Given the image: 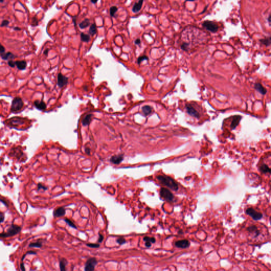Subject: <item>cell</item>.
Masks as SVG:
<instances>
[{"label":"cell","mask_w":271,"mask_h":271,"mask_svg":"<svg viewBox=\"0 0 271 271\" xmlns=\"http://www.w3.org/2000/svg\"><path fill=\"white\" fill-rule=\"evenodd\" d=\"M97 32V30H96V26L95 23L92 24L91 26H90L89 30V33L90 35H93Z\"/></svg>","instance_id":"25"},{"label":"cell","mask_w":271,"mask_h":271,"mask_svg":"<svg viewBox=\"0 0 271 271\" xmlns=\"http://www.w3.org/2000/svg\"><path fill=\"white\" fill-rule=\"evenodd\" d=\"M254 88L257 91L262 95H265L267 93V89L260 83H255L254 85Z\"/></svg>","instance_id":"14"},{"label":"cell","mask_w":271,"mask_h":271,"mask_svg":"<svg viewBox=\"0 0 271 271\" xmlns=\"http://www.w3.org/2000/svg\"><path fill=\"white\" fill-rule=\"evenodd\" d=\"M85 152L87 154L89 155L90 154V152H91V150H90V149L89 148H85Z\"/></svg>","instance_id":"43"},{"label":"cell","mask_w":271,"mask_h":271,"mask_svg":"<svg viewBox=\"0 0 271 271\" xmlns=\"http://www.w3.org/2000/svg\"><path fill=\"white\" fill-rule=\"evenodd\" d=\"M242 118V116L240 115H235L233 116V119L231 122L230 128L231 130L235 129L236 128L238 125L240 123L241 119Z\"/></svg>","instance_id":"10"},{"label":"cell","mask_w":271,"mask_h":271,"mask_svg":"<svg viewBox=\"0 0 271 271\" xmlns=\"http://www.w3.org/2000/svg\"><path fill=\"white\" fill-rule=\"evenodd\" d=\"M0 220H1V223H2V222H3L4 220V214L3 213V212H0Z\"/></svg>","instance_id":"39"},{"label":"cell","mask_w":271,"mask_h":271,"mask_svg":"<svg viewBox=\"0 0 271 271\" xmlns=\"http://www.w3.org/2000/svg\"><path fill=\"white\" fill-rule=\"evenodd\" d=\"M68 79L62 75V73H59L57 76V84L59 87H63L64 86L66 85L68 83Z\"/></svg>","instance_id":"9"},{"label":"cell","mask_w":271,"mask_h":271,"mask_svg":"<svg viewBox=\"0 0 271 271\" xmlns=\"http://www.w3.org/2000/svg\"><path fill=\"white\" fill-rule=\"evenodd\" d=\"M43 246L42 245V242H37L35 243H31L29 244V247H36V248H41Z\"/></svg>","instance_id":"27"},{"label":"cell","mask_w":271,"mask_h":271,"mask_svg":"<svg viewBox=\"0 0 271 271\" xmlns=\"http://www.w3.org/2000/svg\"><path fill=\"white\" fill-rule=\"evenodd\" d=\"M27 253L28 254H28H30V255H31V254L35 255L36 254H37V252H36L35 251L31 250V251H27Z\"/></svg>","instance_id":"42"},{"label":"cell","mask_w":271,"mask_h":271,"mask_svg":"<svg viewBox=\"0 0 271 271\" xmlns=\"http://www.w3.org/2000/svg\"><path fill=\"white\" fill-rule=\"evenodd\" d=\"M202 26L206 30H207L208 31L212 33L216 32L218 31L219 29V27L217 24L212 21H204L202 23Z\"/></svg>","instance_id":"6"},{"label":"cell","mask_w":271,"mask_h":271,"mask_svg":"<svg viewBox=\"0 0 271 271\" xmlns=\"http://www.w3.org/2000/svg\"><path fill=\"white\" fill-rule=\"evenodd\" d=\"M15 65L18 69L20 70H23L26 68L27 62L25 61H18L15 62Z\"/></svg>","instance_id":"19"},{"label":"cell","mask_w":271,"mask_h":271,"mask_svg":"<svg viewBox=\"0 0 271 271\" xmlns=\"http://www.w3.org/2000/svg\"><path fill=\"white\" fill-rule=\"evenodd\" d=\"M270 222H271V217H270Z\"/></svg>","instance_id":"53"},{"label":"cell","mask_w":271,"mask_h":271,"mask_svg":"<svg viewBox=\"0 0 271 271\" xmlns=\"http://www.w3.org/2000/svg\"><path fill=\"white\" fill-rule=\"evenodd\" d=\"M148 58L147 56H144H144H140V57H139V58H138V59L137 60V62H138V64H140V63L141 62H142L143 61H144V60H148Z\"/></svg>","instance_id":"32"},{"label":"cell","mask_w":271,"mask_h":271,"mask_svg":"<svg viewBox=\"0 0 271 271\" xmlns=\"http://www.w3.org/2000/svg\"><path fill=\"white\" fill-rule=\"evenodd\" d=\"M86 246L89 247L96 248H99V247L100 244H94V243H88V244H86Z\"/></svg>","instance_id":"30"},{"label":"cell","mask_w":271,"mask_h":271,"mask_svg":"<svg viewBox=\"0 0 271 271\" xmlns=\"http://www.w3.org/2000/svg\"><path fill=\"white\" fill-rule=\"evenodd\" d=\"M81 39L82 41L87 43V42L90 40V36L89 34H87L82 32L81 34Z\"/></svg>","instance_id":"26"},{"label":"cell","mask_w":271,"mask_h":271,"mask_svg":"<svg viewBox=\"0 0 271 271\" xmlns=\"http://www.w3.org/2000/svg\"><path fill=\"white\" fill-rule=\"evenodd\" d=\"M48 51H49V49H46V50H45L44 51V55H45L47 56V55H48Z\"/></svg>","instance_id":"46"},{"label":"cell","mask_w":271,"mask_h":271,"mask_svg":"<svg viewBox=\"0 0 271 271\" xmlns=\"http://www.w3.org/2000/svg\"><path fill=\"white\" fill-rule=\"evenodd\" d=\"M246 213L249 215L254 220H258L262 218L263 214L258 209L253 207H249L246 209Z\"/></svg>","instance_id":"4"},{"label":"cell","mask_w":271,"mask_h":271,"mask_svg":"<svg viewBox=\"0 0 271 271\" xmlns=\"http://www.w3.org/2000/svg\"><path fill=\"white\" fill-rule=\"evenodd\" d=\"M37 186H38V191H39L40 189H43L44 190H46L48 189L47 187H46V186H45L44 185H43V184H41V183H39L38 184Z\"/></svg>","instance_id":"34"},{"label":"cell","mask_w":271,"mask_h":271,"mask_svg":"<svg viewBox=\"0 0 271 271\" xmlns=\"http://www.w3.org/2000/svg\"><path fill=\"white\" fill-rule=\"evenodd\" d=\"M117 11H118V8L117 7H115V6H113V7H111L110 9V15L111 16H112V17L114 16V15H115V14L117 12Z\"/></svg>","instance_id":"28"},{"label":"cell","mask_w":271,"mask_h":271,"mask_svg":"<svg viewBox=\"0 0 271 271\" xmlns=\"http://www.w3.org/2000/svg\"><path fill=\"white\" fill-rule=\"evenodd\" d=\"M117 242L119 245H122V244H124L125 243V240L123 238H119L117 239Z\"/></svg>","instance_id":"33"},{"label":"cell","mask_w":271,"mask_h":271,"mask_svg":"<svg viewBox=\"0 0 271 271\" xmlns=\"http://www.w3.org/2000/svg\"><path fill=\"white\" fill-rule=\"evenodd\" d=\"M188 46H189V44H187V43H184V44H183L181 45V48H182V49H183V50H185V51L188 50Z\"/></svg>","instance_id":"35"},{"label":"cell","mask_w":271,"mask_h":271,"mask_svg":"<svg viewBox=\"0 0 271 271\" xmlns=\"http://www.w3.org/2000/svg\"><path fill=\"white\" fill-rule=\"evenodd\" d=\"M267 20H268V21L269 22H270V23L271 22V14H270V15H269V16H268V17Z\"/></svg>","instance_id":"48"},{"label":"cell","mask_w":271,"mask_h":271,"mask_svg":"<svg viewBox=\"0 0 271 271\" xmlns=\"http://www.w3.org/2000/svg\"><path fill=\"white\" fill-rule=\"evenodd\" d=\"M160 194L162 197H163L164 199L171 201L173 200L174 196L173 194L170 191L167 190L166 188H161L160 191Z\"/></svg>","instance_id":"8"},{"label":"cell","mask_w":271,"mask_h":271,"mask_svg":"<svg viewBox=\"0 0 271 271\" xmlns=\"http://www.w3.org/2000/svg\"><path fill=\"white\" fill-rule=\"evenodd\" d=\"M151 243L149 242H146V243H145V246L147 247H150L151 246Z\"/></svg>","instance_id":"45"},{"label":"cell","mask_w":271,"mask_h":271,"mask_svg":"<svg viewBox=\"0 0 271 271\" xmlns=\"http://www.w3.org/2000/svg\"><path fill=\"white\" fill-rule=\"evenodd\" d=\"M142 110L144 115L147 116L152 112V107L149 105H145L142 107Z\"/></svg>","instance_id":"24"},{"label":"cell","mask_w":271,"mask_h":271,"mask_svg":"<svg viewBox=\"0 0 271 271\" xmlns=\"http://www.w3.org/2000/svg\"><path fill=\"white\" fill-rule=\"evenodd\" d=\"M68 264V262L66 259L62 258L60 259L59 261V267L60 269L62 271L66 270V266Z\"/></svg>","instance_id":"20"},{"label":"cell","mask_w":271,"mask_h":271,"mask_svg":"<svg viewBox=\"0 0 271 271\" xmlns=\"http://www.w3.org/2000/svg\"><path fill=\"white\" fill-rule=\"evenodd\" d=\"M143 3V0H139V1L136 3L133 8H132V11L134 13H138L140 11L141 9Z\"/></svg>","instance_id":"17"},{"label":"cell","mask_w":271,"mask_h":271,"mask_svg":"<svg viewBox=\"0 0 271 271\" xmlns=\"http://www.w3.org/2000/svg\"><path fill=\"white\" fill-rule=\"evenodd\" d=\"M242 232L250 243L260 244L266 242L269 238L267 228L264 224L254 221H247L242 228Z\"/></svg>","instance_id":"1"},{"label":"cell","mask_w":271,"mask_h":271,"mask_svg":"<svg viewBox=\"0 0 271 271\" xmlns=\"http://www.w3.org/2000/svg\"><path fill=\"white\" fill-rule=\"evenodd\" d=\"M5 48L3 47V46L1 45V48H0V52H1V55L5 52Z\"/></svg>","instance_id":"40"},{"label":"cell","mask_w":271,"mask_h":271,"mask_svg":"<svg viewBox=\"0 0 271 271\" xmlns=\"http://www.w3.org/2000/svg\"><path fill=\"white\" fill-rule=\"evenodd\" d=\"M9 24V21H8V20H3L1 23V27H6Z\"/></svg>","instance_id":"37"},{"label":"cell","mask_w":271,"mask_h":271,"mask_svg":"<svg viewBox=\"0 0 271 271\" xmlns=\"http://www.w3.org/2000/svg\"><path fill=\"white\" fill-rule=\"evenodd\" d=\"M1 57L4 60H9V59H12L15 57V56L13 55L12 53L10 52H8L7 53H4L1 55Z\"/></svg>","instance_id":"21"},{"label":"cell","mask_w":271,"mask_h":271,"mask_svg":"<svg viewBox=\"0 0 271 271\" xmlns=\"http://www.w3.org/2000/svg\"><path fill=\"white\" fill-rule=\"evenodd\" d=\"M1 201L2 202H3V203L4 204V205H5L6 207H8V204H7V203L5 201H4L3 199H1Z\"/></svg>","instance_id":"47"},{"label":"cell","mask_w":271,"mask_h":271,"mask_svg":"<svg viewBox=\"0 0 271 271\" xmlns=\"http://www.w3.org/2000/svg\"><path fill=\"white\" fill-rule=\"evenodd\" d=\"M190 243L189 241L186 239L178 240L175 243V246L177 247L180 248H188V247L190 246Z\"/></svg>","instance_id":"12"},{"label":"cell","mask_w":271,"mask_h":271,"mask_svg":"<svg viewBox=\"0 0 271 271\" xmlns=\"http://www.w3.org/2000/svg\"><path fill=\"white\" fill-rule=\"evenodd\" d=\"M4 2L3 0H1V3H2V2Z\"/></svg>","instance_id":"52"},{"label":"cell","mask_w":271,"mask_h":271,"mask_svg":"<svg viewBox=\"0 0 271 271\" xmlns=\"http://www.w3.org/2000/svg\"><path fill=\"white\" fill-rule=\"evenodd\" d=\"M14 29L15 30H21L20 28H17V27H15V28H14Z\"/></svg>","instance_id":"50"},{"label":"cell","mask_w":271,"mask_h":271,"mask_svg":"<svg viewBox=\"0 0 271 271\" xmlns=\"http://www.w3.org/2000/svg\"><path fill=\"white\" fill-rule=\"evenodd\" d=\"M140 43H141V40L140 39H137L135 41V43L136 45H139Z\"/></svg>","instance_id":"44"},{"label":"cell","mask_w":271,"mask_h":271,"mask_svg":"<svg viewBox=\"0 0 271 271\" xmlns=\"http://www.w3.org/2000/svg\"><path fill=\"white\" fill-rule=\"evenodd\" d=\"M20 268L22 270H25L26 269L25 268V265H24V263H23V262H22L21 263H20Z\"/></svg>","instance_id":"41"},{"label":"cell","mask_w":271,"mask_h":271,"mask_svg":"<svg viewBox=\"0 0 271 271\" xmlns=\"http://www.w3.org/2000/svg\"><path fill=\"white\" fill-rule=\"evenodd\" d=\"M90 25V22L88 19H85L82 22L79 24V27L81 29H83L88 27Z\"/></svg>","instance_id":"22"},{"label":"cell","mask_w":271,"mask_h":271,"mask_svg":"<svg viewBox=\"0 0 271 271\" xmlns=\"http://www.w3.org/2000/svg\"><path fill=\"white\" fill-rule=\"evenodd\" d=\"M34 105L39 110H44L46 109V104L43 101L36 100L34 102Z\"/></svg>","instance_id":"16"},{"label":"cell","mask_w":271,"mask_h":271,"mask_svg":"<svg viewBox=\"0 0 271 271\" xmlns=\"http://www.w3.org/2000/svg\"><path fill=\"white\" fill-rule=\"evenodd\" d=\"M21 230V228L20 226L12 224L8 229L7 232H3L0 234V236L2 238H7L14 236L19 233Z\"/></svg>","instance_id":"3"},{"label":"cell","mask_w":271,"mask_h":271,"mask_svg":"<svg viewBox=\"0 0 271 271\" xmlns=\"http://www.w3.org/2000/svg\"><path fill=\"white\" fill-rule=\"evenodd\" d=\"M93 116L92 114H88L86 115L85 117H84L82 120V124L84 126H86L89 124V123L91 122L92 118Z\"/></svg>","instance_id":"18"},{"label":"cell","mask_w":271,"mask_h":271,"mask_svg":"<svg viewBox=\"0 0 271 271\" xmlns=\"http://www.w3.org/2000/svg\"><path fill=\"white\" fill-rule=\"evenodd\" d=\"M260 41H261V43L262 44H263L264 45L266 46L267 47L269 46L271 44V37H267V38H265L264 39H260Z\"/></svg>","instance_id":"23"},{"label":"cell","mask_w":271,"mask_h":271,"mask_svg":"<svg viewBox=\"0 0 271 271\" xmlns=\"http://www.w3.org/2000/svg\"><path fill=\"white\" fill-rule=\"evenodd\" d=\"M97 264L98 261L95 258H88L85 264L84 270L85 271H93L95 269V266Z\"/></svg>","instance_id":"7"},{"label":"cell","mask_w":271,"mask_h":271,"mask_svg":"<svg viewBox=\"0 0 271 271\" xmlns=\"http://www.w3.org/2000/svg\"><path fill=\"white\" fill-rule=\"evenodd\" d=\"M91 1L92 3H94V4H95L96 2H97L98 1V0H91Z\"/></svg>","instance_id":"49"},{"label":"cell","mask_w":271,"mask_h":271,"mask_svg":"<svg viewBox=\"0 0 271 271\" xmlns=\"http://www.w3.org/2000/svg\"><path fill=\"white\" fill-rule=\"evenodd\" d=\"M8 65L10 66L11 67H14L16 65L15 62H14L13 61H12V60H10V61L8 62Z\"/></svg>","instance_id":"36"},{"label":"cell","mask_w":271,"mask_h":271,"mask_svg":"<svg viewBox=\"0 0 271 271\" xmlns=\"http://www.w3.org/2000/svg\"><path fill=\"white\" fill-rule=\"evenodd\" d=\"M123 159L122 155L113 156L110 158V161L114 164H119Z\"/></svg>","instance_id":"15"},{"label":"cell","mask_w":271,"mask_h":271,"mask_svg":"<svg viewBox=\"0 0 271 271\" xmlns=\"http://www.w3.org/2000/svg\"><path fill=\"white\" fill-rule=\"evenodd\" d=\"M99 239L98 240V242L99 243H102V242H103L104 237H103V236L102 235V234H101V233L99 234Z\"/></svg>","instance_id":"38"},{"label":"cell","mask_w":271,"mask_h":271,"mask_svg":"<svg viewBox=\"0 0 271 271\" xmlns=\"http://www.w3.org/2000/svg\"><path fill=\"white\" fill-rule=\"evenodd\" d=\"M64 221L67 223L70 227L73 228H75V229H77V227L75 226V225L73 223V221H71V220H70L69 219H67V218H65L64 219Z\"/></svg>","instance_id":"29"},{"label":"cell","mask_w":271,"mask_h":271,"mask_svg":"<svg viewBox=\"0 0 271 271\" xmlns=\"http://www.w3.org/2000/svg\"><path fill=\"white\" fill-rule=\"evenodd\" d=\"M186 1H194L195 0H186Z\"/></svg>","instance_id":"51"},{"label":"cell","mask_w":271,"mask_h":271,"mask_svg":"<svg viewBox=\"0 0 271 271\" xmlns=\"http://www.w3.org/2000/svg\"><path fill=\"white\" fill-rule=\"evenodd\" d=\"M24 105V103L22 100L19 97L15 98L12 102L11 110L12 112H16L21 110Z\"/></svg>","instance_id":"5"},{"label":"cell","mask_w":271,"mask_h":271,"mask_svg":"<svg viewBox=\"0 0 271 271\" xmlns=\"http://www.w3.org/2000/svg\"><path fill=\"white\" fill-rule=\"evenodd\" d=\"M66 214V210L64 207H59L53 211V215L55 217H61Z\"/></svg>","instance_id":"13"},{"label":"cell","mask_w":271,"mask_h":271,"mask_svg":"<svg viewBox=\"0 0 271 271\" xmlns=\"http://www.w3.org/2000/svg\"><path fill=\"white\" fill-rule=\"evenodd\" d=\"M157 179L163 185L167 186L174 191H177L178 189V185L175 180L170 177L162 175H159L157 176Z\"/></svg>","instance_id":"2"},{"label":"cell","mask_w":271,"mask_h":271,"mask_svg":"<svg viewBox=\"0 0 271 271\" xmlns=\"http://www.w3.org/2000/svg\"><path fill=\"white\" fill-rule=\"evenodd\" d=\"M143 240L145 241V242H150V243H154L155 242V239L154 238H149L148 237H144V238H143Z\"/></svg>","instance_id":"31"},{"label":"cell","mask_w":271,"mask_h":271,"mask_svg":"<svg viewBox=\"0 0 271 271\" xmlns=\"http://www.w3.org/2000/svg\"><path fill=\"white\" fill-rule=\"evenodd\" d=\"M186 110L188 111V113L190 115L198 118L200 117V114L196 110L194 106H193L191 104H188L186 105Z\"/></svg>","instance_id":"11"}]
</instances>
